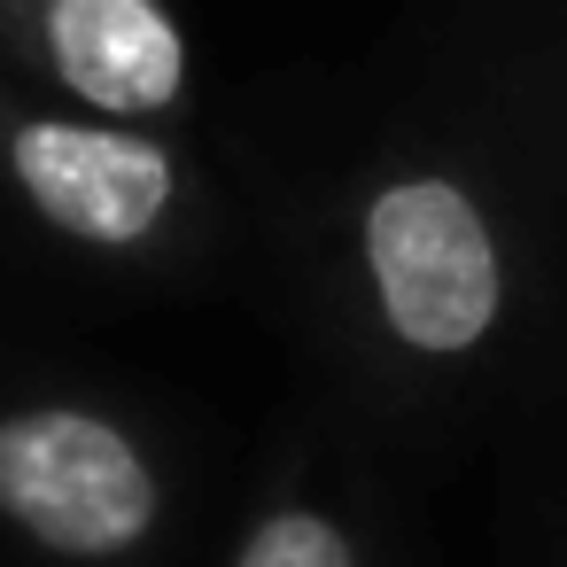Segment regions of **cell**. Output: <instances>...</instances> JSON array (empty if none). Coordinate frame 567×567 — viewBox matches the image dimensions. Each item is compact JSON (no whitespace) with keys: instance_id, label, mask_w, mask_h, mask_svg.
I'll return each mask as SVG.
<instances>
[{"instance_id":"6da1fadb","label":"cell","mask_w":567,"mask_h":567,"mask_svg":"<svg viewBox=\"0 0 567 567\" xmlns=\"http://www.w3.org/2000/svg\"><path fill=\"white\" fill-rule=\"evenodd\" d=\"M319 404L451 466L567 420V203L412 71L327 102L241 179Z\"/></svg>"},{"instance_id":"7a4b0ae2","label":"cell","mask_w":567,"mask_h":567,"mask_svg":"<svg viewBox=\"0 0 567 567\" xmlns=\"http://www.w3.org/2000/svg\"><path fill=\"white\" fill-rule=\"evenodd\" d=\"M203 427L141 373L0 350V567H210Z\"/></svg>"},{"instance_id":"3957f363","label":"cell","mask_w":567,"mask_h":567,"mask_svg":"<svg viewBox=\"0 0 567 567\" xmlns=\"http://www.w3.org/2000/svg\"><path fill=\"white\" fill-rule=\"evenodd\" d=\"M249 249L241 172L210 141L117 125L0 71V272L63 296H195Z\"/></svg>"},{"instance_id":"277c9868","label":"cell","mask_w":567,"mask_h":567,"mask_svg":"<svg viewBox=\"0 0 567 567\" xmlns=\"http://www.w3.org/2000/svg\"><path fill=\"white\" fill-rule=\"evenodd\" d=\"M420 482L427 466L296 389L226 505L210 567H443Z\"/></svg>"},{"instance_id":"5b68a950","label":"cell","mask_w":567,"mask_h":567,"mask_svg":"<svg viewBox=\"0 0 567 567\" xmlns=\"http://www.w3.org/2000/svg\"><path fill=\"white\" fill-rule=\"evenodd\" d=\"M0 71L48 102L226 148L187 0H0Z\"/></svg>"},{"instance_id":"8992f818","label":"cell","mask_w":567,"mask_h":567,"mask_svg":"<svg viewBox=\"0 0 567 567\" xmlns=\"http://www.w3.org/2000/svg\"><path fill=\"white\" fill-rule=\"evenodd\" d=\"M404 71L482 117L567 203V0H427Z\"/></svg>"},{"instance_id":"52a82bcc","label":"cell","mask_w":567,"mask_h":567,"mask_svg":"<svg viewBox=\"0 0 567 567\" xmlns=\"http://www.w3.org/2000/svg\"><path fill=\"white\" fill-rule=\"evenodd\" d=\"M497 567H567V420L497 451Z\"/></svg>"}]
</instances>
